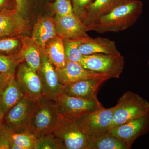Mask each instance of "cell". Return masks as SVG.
Returning <instances> with one entry per match:
<instances>
[{"label": "cell", "mask_w": 149, "mask_h": 149, "mask_svg": "<svg viewBox=\"0 0 149 149\" xmlns=\"http://www.w3.org/2000/svg\"><path fill=\"white\" fill-rule=\"evenodd\" d=\"M143 6L140 0H130L118 6L95 23L86 27L87 31L103 34L126 30L139 19L143 12Z\"/></svg>", "instance_id": "1"}, {"label": "cell", "mask_w": 149, "mask_h": 149, "mask_svg": "<svg viewBox=\"0 0 149 149\" xmlns=\"http://www.w3.org/2000/svg\"><path fill=\"white\" fill-rule=\"evenodd\" d=\"M60 116L56 95H43L36 101L29 130L37 139L53 133Z\"/></svg>", "instance_id": "2"}, {"label": "cell", "mask_w": 149, "mask_h": 149, "mask_svg": "<svg viewBox=\"0 0 149 149\" xmlns=\"http://www.w3.org/2000/svg\"><path fill=\"white\" fill-rule=\"evenodd\" d=\"M116 106L109 130L117 125L149 113L148 102L130 91L123 94Z\"/></svg>", "instance_id": "3"}, {"label": "cell", "mask_w": 149, "mask_h": 149, "mask_svg": "<svg viewBox=\"0 0 149 149\" xmlns=\"http://www.w3.org/2000/svg\"><path fill=\"white\" fill-rule=\"evenodd\" d=\"M80 63L84 68L105 74L111 79L120 77L125 62L121 54H97L83 56Z\"/></svg>", "instance_id": "4"}, {"label": "cell", "mask_w": 149, "mask_h": 149, "mask_svg": "<svg viewBox=\"0 0 149 149\" xmlns=\"http://www.w3.org/2000/svg\"><path fill=\"white\" fill-rule=\"evenodd\" d=\"M36 100L24 95L4 115V124L8 131L20 133L29 130Z\"/></svg>", "instance_id": "5"}, {"label": "cell", "mask_w": 149, "mask_h": 149, "mask_svg": "<svg viewBox=\"0 0 149 149\" xmlns=\"http://www.w3.org/2000/svg\"><path fill=\"white\" fill-rule=\"evenodd\" d=\"M56 99L61 115L73 120L104 108L97 99L85 100L68 96L61 92L57 95Z\"/></svg>", "instance_id": "6"}, {"label": "cell", "mask_w": 149, "mask_h": 149, "mask_svg": "<svg viewBox=\"0 0 149 149\" xmlns=\"http://www.w3.org/2000/svg\"><path fill=\"white\" fill-rule=\"evenodd\" d=\"M53 133L62 142L65 149H87L88 136L75 120L61 115Z\"/></svg>", "instance_id": "7"}, {"label": "cell", "mask_w": 149, "mask_h": 149, "mask_svg": "<svg viewBox=\"0 0 149 149\" xmlns=\"http://www.w3.org/2000/svg\"><path fill=\"white\" fill-rule=\"evenodd\" d=\"M116 106L110 108L104 107L88 113L76 119L82 131L87 136L109 130Z\"/></svg>", "instance_id": "8"}, {"label": "cell", "mask_w": 149, "mask_h": 149, "mask_svg": "<svg viewBox=\"0 0 149 149\" xmlns=\"http://www.w3.org/2000/svg\"><path fill=\"white\" fill-rule=\"evenodd\" d=\"M108 132L130 149L138 138L149 133V113L117 125Z\"/></svg>", "instance_id": "9"}, {"label": "cell", "mask_w": 149, "mask_h": 149, "mask_svg": "<svg viewBox=\"0 0 149 149\" xmlns=\"http://www.w3.org/2000/svg\"><path fill=\"white\" fill-rule=\"evenodd\" d=\"M15 79L25 95L37 100L44 95L41 79L38 73L25 62L19 63Z\"/></svg>", "instance_id": "10"}, {"label": "cell", "mask_w": 149, "mask_h": 149, "mask_svg": "<svg viewBox=\"0 0 149 149\" xmlns=\"http://www.w3.org/2000/svg\"><path fill=\"white\" fill-rule=\"evenodd\" d=\"M30 28L28 21L16 8L0 13V38L24 36L29 32Z\"/></svg>", "instance_id": "11"}, {"label": "cell", "mask_w": 149, "mask_h": 149, "mask_svg": "<svg viewBox=\"0 0 149 149\" xmlns=\"http://www.w3.org/2000/svg\"><path fill=\"white\" fill-rule=\"evenodd\" d=\"M109 80L104 77L91 78L76 81L63 85L61 93L74 97L92 100L97 98L100 85Z\"/></svg>", "instance_id": "12"}, {"label": "cell", "mask_w": 149, "mask_h": 149, "mask_svg": "<svg viewBox=\"0 0 149 149\" xmlns=\"http://www.w3.org/2000/svg\"><path fill=\"white\" fill-rule=\"evenodd\" d=\"M60 83L63 85L79 80L108 76L100 72L86 69L78 63L66 61L65 65L60 68H55Z\"/></svg>", "instance_id": "13"}, {"label": "cell", "mask_w": 149, "mask_h": 149, "mask_svg": "<svg viewBox=\"0 0 149 149\" xmlns=\"http://www.w3.org/2000/svg\"><path fill=\"white\" fill-rule=\"evenodd\" d=\"M58 36L62 39H74L89 36L85 24L79 17L73 14L54 19Z\"/></svg>", "instance_id": "14"}, {"label": "cell", "mask_w": 149, "mask_h": 149, "mask_svg": "<svg viewBox=\"0 0 149 149\" xmlns=\"http://www.w3.org/2000/svg\"><path fill=\"white\" fill-rule=\"evenodd\" d=\"M37 72L41 79L44 95H57L61 92L63 85L59 81L55 68L42 49L41 66Z\"/></svg>", "instance_id": "15"}, {"label": "cell", "mask_w": 149, "mask_h": 149, "mask_svg": "<svg viewBox=\"0 0 149 149\" xmlns=\"http://www.w3.org/2000/svg\"><path fill=\"white\" fill-rule=\"evenodd\" d=\"M79 49L83 56L97 54H120L114 41L103 37L93 38L89 36L82 37Z\"/></svg>", "instance_id": "16"}, {"label": "cell", "mask_w": 149, "mask_h": 149, "mask_svg": "<svg viewBox=\"0 0 149 149\" xmlns=\"http://www.w3.org/2000/svg\"><path fill=\"white\" fill-rule=\"evenodd\" d=\"M130 0H95L85 12L81 20L86 27L94 24L118 6Z\"/></svg>", "instance_id": "17"}, {"label": "cell", "mask_w": 149, "mask_h": 149, "mask_svg": "<svg viewBox=\"0 0 149 149\" xmlns=\"http://www.w3.org/2000/svg\"><path fill=\"white\" fill-rule=\"evenodd\" d=\"M57 36L54 19L49 17H43L37 19L31 38L43 49L50 40Z\"/></svg>", "instance_id": "18"}, {"label": "cell", "mask_w": 149, "mask_h": 149, "mask_svg": "<svg viewBox=\"0 0 149 149\" xmlns=\"http://www.w3.org/2000/svg\"><path fill=\"white\" fill-rule=\"evenodd\" d=\"M24 95L17 83L15 75L11 76L0 94V104L4 115L20 101Z\"/></svg>", "instance_id": "19"}, {"label": "cell", "mask_w": 149, "mask_h": 149, "mask_svg": "<svg viewBox=\"0 0 149 149\" xmlns=\"http://www.w3.org/2000/svg\"><path fill=\"white\" fill-rule=\"evenodd\" d=\"M87 149H129L123 142L108 132L88 136Z\"/></svg>", "instance_id": "20"}, {"label": "cell", "mask_w": 149, "mask_h": 149, "mask_svg": "<svg viewBox=\"0 0 149 149\" xmlns=\"http://www.w3.org/2000/svg\"><path fill=\"white\" fill-rule=\"evenodd\" d=\"M22 42L19 53L24 62L36 72H38L41 66L42 48L31 37L23 36Z\"/></svg>", "instance_id": "21"}, {"label": "cell", "mask_w": 149, "mask_h": 149, "mask_svg": "<svg viewBox=\"0 0 149 149\" xmlns=\"http://www.w3.org/2000/svg\"><path fill=\"white\" fill-rule=\"evenodd\" d=\"M42 50L55 68H60L65 65L64 42L61 37L57 36L50 40Z\"/></svg>", "instance_id": "22"}, {"label": "cell", "mask_w": 149, "mask_h": 149, "mask_svg": "<svg viewBox=\"0 0 149 149\" xmlns=\"http://www.w3.org/2000/svg\"><path fill=\"white\" fill-rule=\"evenodd\" d=\"M23 36L0 38V55L12 56L19 52Z\"/></svg>", "instance_id": "23"}, {"label": "cell", "mask_w": 149, "mask_h": 149, "mask_svg": "<svg viewBox=\"0 0 149 149\" xmlns=\"http://www.w3.org/2000/svg\"><path fill=\"white\" fill-rule=\"evenodd\" d=\"M23 62L19 52L12 56L0 55V72L10 76L15 75L17 68Z\"/></svg>", "instance_id": "24"}, {"label": "cell", "mask_w": 149, "mask_h": 149, "mask_svg": "<svg viewBox=\"0 0 149 149\" xmlns=\"http://www.w3.org/2000/svg\"><path fill=\"white\" fill-rule=\"evenodd\" d=\"M10 136L12 141L20 146L22 149L36 148L37 138L30 130L20 133L10 132Z\"/></svg>", "instance_id": "25"}, {"label": "cell", "mask_w": 149, "mask_h": 149, "mask_svg": "<svg viewBox=\"0 0 149 149\" xmlns=\"http://www.w3.org/2000/svg\"><path fill=\"white\" fill-rule=\"evenodd\" d=\"M82 38L63 39L65 61H68L80 63L83 56L79 49V43Z\"/></svg>", "instance_id": "26"}, {"label": "cell", "mask_w": 149, "mask_h": 149, "mask_svg": "<svg viewBox=\"0 0 149 149\" xmlns=\"http://www.w3.org/2000/svg\"><path fill=\"white\" fill-rule=\"evenodd\" d=\"M36 149L65 148L61 141L54 133H52L37 139Z\"/></svg>", "instance_id": "27"}, {"label": "cell", "mask_w": 149, "mask_h": 149, "mask_svg": "<svg viewBox=\"0 0 149 149\" xmlns=\"http://www.w3.org/2000/svg\"><path fill=\"white\" fill-rule=\"evenodd\" d=\"M53 8L56 16L63 17L74 14L70 0H56Z\"/></svg>", "instance_id": "28"}, {"label": "cell", "mask_w": 149, "mask_h": 149, "mask_svg": "<svg viewBox=\"0 0 149 149\" xmlns=\"http://www.w3.org/2000/svg\"><path fill=\"white\" fill-rule=\"evenodd\" d=\"M95 0H72V9L74 14L82 19L88 7Z\"/></svg>", "instance_id": "29"}, {"label": "cell", "mask_w": 149, "mask_h": 149, "mask_svg": "<svg viewBox=\"0 0 149 149\" xmlns=\"http://www.w3.org/2000/svg\"><path fill=\"white\" fill-rule=\"evenodd\" d=\"M10 132L6 128L0 129V149H10Z\"/></svg>", "instance_id": "30"}, {"label": "cell", "mask_w": 149, "mask_h": 149, "mask_svg": "<svg viewBox=\"0 0 149 149\" xmlns=\"http://www.w3.org/2000/svg\"><path fill=\"white\" fill-rule=\"evenodd\" d=\"M15 8L14 0H0V9H9Z\"/></svg>", "instance_id": "31"}, {"label": "cell", "mask_w": 149, "mask_h": 149, "mask_svg": "<svg viewBox=\"0 0 149 149\" xmlns=\"http://www.w3.org/2000/svg\"><path fill=\"white\" fill-rule=\"evenodd\" d=\"M11 76H10L0 72V94L8 83Z\"/></svg>", "instance_id": "32"}, {"label": "cell", "mask_w": 149, "mask_h": 149, "mask_svg": "<svg viewBox=\"0 0 149 149\" xmlns=\"http://www.w3.org/2000/svg\"><path fill=\"white\" fill-rule=\"evenodd\" d=\"M15 3V8L19 13L22 12L24 6V0H14Z\"/></svg>", "instance_id": "33"}, {"label": "cell", "mask_w": 149, "mask_h": 149, "mask_svg": "<svg viewBox=\"0 0 149 149\" xmlns=\"http://www.w3.org/2000/svg\"><path fill=\"white\" fill-rule=\"evenodd\" d=\"M5 128H6L4 124V115L2 111L0 104V129Z\"/></svg>", "instance_id": "34"}, {"label": "cell", "mask_w": 149, "mask_h": 149, "mask_svg": "<svg viewBox=\"0 0 149 149\" xmlns=\"http://www.w3.org/2000/svg\"><path fill=\"white\" fill-rule=\"evenodd\" d=\"M10 149H22V148L20 146L15 143L11 141L10 145Z\"/></svg>", "instance_id": "35"}, {"label": "cell", "mask_w": 149, "mask_h": 149, "mask_svg": "<svg viewBox=\"0 0 149 149\" xmlns=\"http://www.w3.org/2000/svg\"><path fill=\"white\" fill-rule=\"evenodd\" d=\"M5 10L6 9H0V13L1 12Z\"/></svg>", "instance_id": "36"}, {"label": "cell", "mask_w": 149, "mask_h": 149, "mask_svg": "<svg viewBox=\"0 0 149 149\" xmlns=\"http://www.w3.org/2000/svg\"><path fill=\"white\" fill-rule=\"evenodd\" d=\"M148 66L149 68V60L148 61Z\"/></svg>", "instance_id": "37"}]
</instances>
